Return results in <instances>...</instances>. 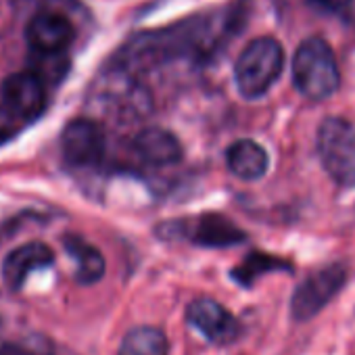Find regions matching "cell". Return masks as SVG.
<instances>
[{
    "mask_svg": "<svg viewBox=\"0 0 355 355\" xmlns=\"http://www.w3.org/2000/svg\"><path fill=\"white\" fill-rule=\"evenodd\" d=\"M136 155L157 167H167L182 159V144L171 132L163 128H144L134 138Z\"/></svg>",
    "mask_w": 355,
    "mask_h": 355,
    "instance_id": "obj_10",
    "label": "cell"
},
{
    "mask_svg": "<svg viewBox=\"0 0 355 355\" xmlns=\"http://www.w3.org/2000/svg\"><path fill=\"white\" fill-rule=\"evenodd\" d=\"M117 355H169V347L159 328L136 326L123 336Z\"/></svg>",
    "mask_w": 355,
    "mask_h": 355,
    "instance_id": "obj_14",
    "label": "cell"
},
{
    "mask_svg": "<svg viewBox=\"0 0 355 355\" xmlns=\"http://www.w3.org/2000/svg\"><path fill=\"white\" fill-rule=\"evenodd\" d=\"M61 150L73 167H96L105 157V134L92 119H73L61 134Z\"/></svg>",
    "mask_w": 355,
    "mask_h": 355,
    "instance_id": "obj_5",
    "label": "cell"
},
{
    "mask_svg": "<svg viewBox=\"0 0 355 355\" xmlns=\"http://www.w3.org/2000/svg\"><path fill=\"white\" fill-rule=\"evenodd\" d=\"M288 268L284 261L272 257V255H266V253H253L249 255L239 268H234L232 272V278L239 280L241 284L249 286L253 284L261 274H268V272H276V270H284Z\"/></svg>",
    "mask_w": 355,
    "mask_h": 355,
    "instance_id": "obj_16",
    "label": "cell"
},
{
    "mask_svg": "<svg viewBox=\"0 0 355 355\" xmlns=\"http://www.w3.org/2000/svg\"><path fill=\"white\" fill-rule=\"evenodd\" d=\"M3 105L19 121L38 119L49 105L46 86L32 71L13 73L3 84Z\"/></svg>",
    "mask_w": 355,
    "mask_h": 355,
    "instance_id": "obj_6",
    "label": "cell"
},
{
    "mask_svg": "<svg viewBox=\"0 0 355 355\" xmlns=\"http://www.w3.org/2000/svg\"><path fill=\"white\" fill-rule=\"evenodd\" d=\"M347 280V270L340 263L326 266L309 274L295 291L291 299V315L297 322L311 320L318 315L343 288Z\"/></svg>",
    "mask_w": 355,
    "mask_h": 355,
    "instance_id": "obj_4",
    "label": "cell"
},
{
    "mask_svg": "<svg viewBox=\"0 0 355 355\" xmlns=\"http://www.w3.org/2000/svg\"><path fill=\"white\" fill-rule=\"evenodd\" d=\"M197 245L203 247H232L243 243L247 236L241 228H236L228 218L220 214H205L197 220L191 236Z\"/></svg>",
    "mask_w": 355,
    "mask_h": 355,
    "instance_id": "obj_12",
    "label": "cell"
},
{
    "mask_svg": "<svg viewBox=\"0 0 355 355\" xmlns=\"http://www.w3.org/2000/svg\"><path fill=\"white\" fill-rule=\"evenodd\" d=\"M318 155L332 180L355 187V125L345 117H326L318 130Z\"/></svg>",
    "mask_w": 355,
    "mask_h": 355,
    "instance_id": "obj_3",
    "label": "cell"
},
{
    "mask_svg": "<svg viewBox=\"0 0 355 355\" xmlns=\"http://www.w3.org/2000/svg\"><path fill=\"white\" fill-rule=\"evenodd\" d=\"M44 86L59 84L69 71V59L65 53H32L30 69Z\"/></svg>",
    "mask_w": 355,
    "mask_h": 355,
    "instance_id": "obj_15",
    "label": "cell"
},
{
    "mask_svg": "<svg viewBox=\"0 0 355 355\" xmlns=\"http://www.w3.org/2000/svg\"><path fill=\"white\" fill-rule=\"evenodd\" d=\"M187 322L214 345H230L241 334L239 320L214 299H195L187 307Z\"/></svg>",
    "mask_w": 355,
    "mask_h": 355,
    "instance_id": "obj_7",
    "label": "cell"
},
{
    "mask_svg": "<svg viewBox=\"0 0 355 355\" xmlns=\"http://www.w3.org/2000/svg\"><path fill=\"white\" fill-rule=\"evenodd\" d=\"M353 0H307V5L313 7L315 11L328 13V15H338L345 13L351 7Z\"/></svg>",
    "mask_w": 355,
    "mask_h": 355,
    "instance_id": "obj_18",
    "label": "cell"
},
{
    "mask_svg": "<svg viewBox=\"0 0 355 355\" xmlns=\"http://www.w3.org/2000/svg\"><path fill=\"white\" fill-rule=\"evenodd\" d=\"M51 263H55V253L44 243H26L11 251L3 263V276L5 282L11 288H21L28 276L36 270H44Z\"/></svg>",
    "mask_w": 355,
    "mask_h": 355,
    "instance_id": "obj_9",
    "label": "cell"
},
{
    "mask_svg": "<svg viewBox=\"0 0 355 355\" xmlns=\"http://www.w3.org/2000/svg\"><path fill=\"white\" fill-rule=\"evenodd\" d=\"M73 26L71 21L53 11H42L34 15L26 28V38L30 42L32 53H65L73 42Z\"/></svg>",
    "mask_w": 355,
    "mask_h": 355,
    "instance_id": "obj_8",
    "label": "cell"
},
{
    "mask_svg": "<svg viewBox=\"0 0 355 355\" xmlns=\"http://www.w3.org/2000/svg\"><path fill=\"white\" fill-rule=\"evenodd\" d=\"M228 169L241 180H259L268 169V153L255 140H236L226 150Z\"/></svg>",
    "mask_w": 355,
    "mask_h": 355,
    "instance_id": "obj_11",
    "label": "cell"
},
{
    "mask_svg": "<svg viewBox=\"0 0 355 355\" xmlns=\"http://www.w3.org/2000/svg\"><path fill=\"white\" fill-rule=\"evenodd\" d=\"M293 84L311 101L330 98L340 86V71L332 46L320 38H305L293 57Z\"/></svg>",
    "mask_w": 355,
    "mask_h": 355,
    "instance_id": "obj_1",
    "label": "cell"
},
{
    "mask_svg": "<svg viewBox=\"0 0 355 355\" xmlns=\"http://www.w3.org/2000/svg\"><path fill=\"white\" fill-rule=\"evenodd\" d=\"M67 253L73 257L76 261V280L84 286L88 284H96L103 276H105V257L103 253L90 245L88 241L76 236V234H67L63 239Z\"/></svg>",
    "mask_w": 355,
    "mask_h": 355,
    "instance_id": "obj_13",
    "label": "cell"
},
{
    "mask_svg": "<svg viewBox=\"0 0 355 355\" xmlns=\"http://www.w3.org/2000/svg\"><path fill=\"white\" fill-rule=\"evenodd\" d=\"M19 130V119L13 117L5 105H0V144L11 140Z\"/></svg>",
    "mask_w": 355,
    "mask_h": 355,
    "instance_id": "obj_17",
    "label": "cell"
},
{
    "mask_svg": "<svg viewBox=\"0 0 355 355\" xmlns=\"http://www.w3.org/2000/svg\"><path fill=\"white\" fill-rule=\"evenodd\" d=\"M284 67V49L272 36L251 40L234 65L236 88L245 98L263 96L280 78Z\"/></svg>",
    "mask_w": 355,
    "mask_h": 355,
    "instance_id": "obj_2",
    "label": "cell"
}]
</instances>
